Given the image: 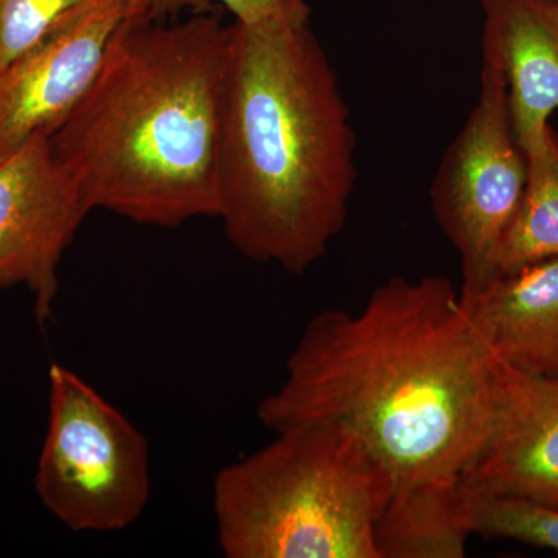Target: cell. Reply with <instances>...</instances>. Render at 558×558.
Returning <instances> with one entry per match:
<instances>
[{
  "mask_svg": "<svg viewBox=\"0 0 558 558\" xmlns=\"http://www.w3.org/2000/svg\"><path fill=\"white\" fill-rule=\"evenodd\" d=\"M480 81L478 101L429 186L436 222L461 259L462 292L494 278L495 250L527 180L526 154L510 123L505 76L486 57Z\"/></svg>",
  "mask_w": 558,
  "mask_h": 558,
  "instance_id": "obj_6",
  "label": "cell"
},
{
  "mask_svg": "<svg viewBox=\"0 0 558 558\" xmlns=\"http://www.w3.org/2000/svg\"><path fill=\"white\" fill-rule=\"evenodd\" d=\"M505 363L446 277L389 278L359 314L307 323L258 418L274 433L336 418L368 444L396 486L458 478L497 418Z\"/></svg>",
  "mask_w": 558,
  "mask_h": 558,
  "instance_id": "obj_1",
  "label": "cell"
},
{
  "mask_svg": "<svg viewBox=\"0 0 558 558\" xmlns=\"http://www.w3.org/2000/svg\"><path fill=\"white\" fill-rule=\"evenodd\" d=\"M89 213L49 135L0 160V290L27 289L40 328L53 317L62 256Z\"/></svg>",
  "mask_w": 558,
  "mask_h": 558,
  "instance_id": "obj_7",
  "label": "cell"
},
{
  "mask_svg": "<svg viewBox=\"0 0 558 558\" xmlns=\"http://www.w3.org/2000/svg\"><path fill=\"white\" fill-rule=\"evenodd\" d=\"M462 480L476 495L558 509V380L506 366L494 428Z\"/></svg>",
  "mask_w": 558,
  "mask_h": 558,
  "instance_id": "obj_9",
  "label": "cell"
},
{
  "mask_svg": "<svg viewBox=\"0 0 558 558\" xmlns=\"http://www.w3.org/2000/svg\"><path fill=\"white\" fill-rule=\"evenodd\" d=\"M229 49L215 10L120 22L89 89L49 135L90 213L161 229L218 218Z\"/></svg>",
  "mask_w": 558,
  "mask_h": 558,
  "instance_id": "obj_3",
  "label": "cell"
},
{
  "mask_svg": "<svg viewBox=\"0 0 558 558\" xmlns=\"http://www.w3.org/2000/svg\"><path fill=\"white\" fill-rule=\"evenodd\" d=\"M36 494L75 532H113L143 515L153 490L148 439L75 371L49 368V422Z\"/></svg>",
  "mask_w": 558,
  "mask_h": 558,
  "instance_id": "obj_5",
  "label": "cell"
},
{
  "mask_svg": "<svg viewBox=\"0 0 558 558\" xmlns=\"http://www.w3.org/2000/svg\"><path fill=\"white\" fill-rule=\"evenodd\" d=\"M475 535L513 539L558 553V509L526 499L475 494Z\"/></svg>",
  "mask_w": 558,
  "mask_h": 558,
  "instance_id": "obj_14",
  "label": "cell"
},
{
  "mask_svg": "<svg viewBox=\"0 0 558 558\" xmlns=\"http://www.w3.org/2000/svg\"><path fill=\"white\" fill-rule=\"evenodd\" d=\"M483 57L508 87L513 135L524 154L537 148L558 110V0H481Z\"/></svg>",
  "mask_w": 558,
  "mask_h": 558,
  "instance_id": "obj_10",
  "label": "cell"
},
{
  "mask_svg": "<svg viewBox=\"0 0 558 558\" xmlns=\"http://www.w3.org/2000/svg\"><path fill=\"white\" fill-rule=\"evenodd\" d=\"M233 14L242 24L275 21L286 24L311 22V7L307 0H211Z\"/></svg>",
  "mask_w": 558,
  "mask_h": 558,
  "instance_id": "obj_16",
  "label": "cell"
},
{
  "mask_svg": "<svg viewBox=\"0 0 558 558\" xmlns=\"http://www.w3.org/2000/svg\"><path fill=\"white\" fill-rule=\"evenodd\" d=\"M357 138L311 24H230L218 218L244 258L303 275L347 223Z\"/></svg>",
  "mask_w": 558,
  "mask_h": 558,
  "instance_id": "obj_2",
  "label": "cell"
},
{
  "mask_svg": "<svg viewBox=\"0 0 558 558\" xmlns=\"http://www.w3.org/2000/svg\"><path fill=\"white\" fill-rule=\"evenodd\" d=\"M126 13L124 0H83L0 68V160L35 135H50L78 105Z\"/></svg>",
  "mask_w": 558,
  "mask_h": 558,
  "instance_id": "obj_8",
  "label": "cell"
},
{
  "mask_svg": "<svg viewBox=\"0 0 558 558\" xmlns=\"http://www.w3.org/2000/svg\"><path fill=\"white\" fill-rule=\"evenodd\" d=\"M126 16L142 20L167 21L168 17L179 16L183 11L204 13L215 10L211 0H124Z\"/></svg>",
  "mask_w": 558,
  "mask_h": 558,
  "instance_id": "obj_17",
  "label": "cell"
},
{
  "mask_svg": "<svg viewBox=\"0 0 558 558\" xmlns=\"http://www.w3.org/2000/svg\"><path fill=\"white\" fill-rule=\"evenodd\" d=\"M459 295L499 362L526 376L558 380V256Z\"/></svg>",
  "mask_w": 558,
  "mask_h": 558,
  "instance_id": "obj_11",
  "label": "cell"
},
{
  "mask_svg": "<svg viewBox=\"0 0 558 558\" xmlns=\"http://www.w3.org/2000/svg\"><path fill=\"white\" fill-rule=\"evenodd\" d=\"M526 159V189L495 250L494 278L558 256V132L553 126Z\"/></svg>",
  "mask_w": 558,
  "mask_h": 558,
  "instance_id": "obj_13",
  "label": "cell"
},
{
  "mask_svg": "<svg viewBox=\"0 0 558 558\" xmlns=\"http://www.w3.org/2000/svg\"><path fill=\"white\" fill-rule=\"evenodd\" d=\"M220 469L213 483L227 558H379L374 527L396 480L354 429L304 422Z\"/></svg>",
  "mask_w": 558,
  "mask_h": 558,
  "instance_id": "obj_4",
  "label": "cell"
},
{
  "mask_svg": "<svg viewBox=\"0 0 558 558\" xmlns=\"http://www.w3.org/2000/svg\"><path fill=\"white\" fill-rule=\"evenodd\" d=\"M475 535V494L462 476L396 486L376 527L379 558H462Z\"/></svg>",
  "mask_w": 558,
  "mask_h": 558,
  "instance_id": "obj_12",
  "label": "cell"
},
{
  "mask_svg": "<svg viewBox=\"0 0 558 558\" xmlns=\"http://www.w3.org/2000/svg\"><path fill=\"white\" fill-rule=\"evenodd\" d=\"M83 0H0V68L32 49Z\"/></svg>",
  "mask_w": 558,
  "mask_h": 558,
  "instance_id": "obj_15",
  "label": "cell"
}]
</instances>
